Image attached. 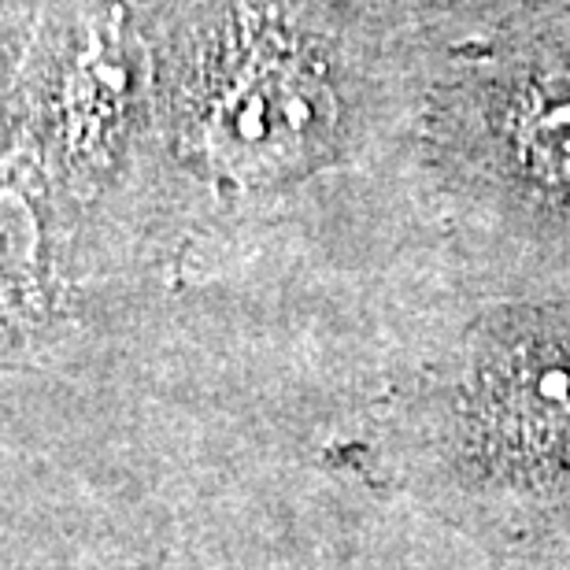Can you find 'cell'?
<instances>
[{
  "label": "cell",
  "instance_id": "cell-1",
  "mask_svg": "<svg viewBox=\"0 0 570 570\" xmlns=\"http://www.w3.org/2000/svg\"><path fill=\"white\" fill-rule=\"evenodd\" d=\"M334 122V94L301 45L275 27L237 33L200 108V145L237 178L301 167Z\"/></svg>",
  "mask_w": 570,
  "mask_h": 570
},
{
  "label": "cell",
  "instance_id": "cell-2",
  "mask_svg": "<svg viewBox=\"0 0 570 570\" xmlns=\"http://www.w3.org/2000/svg\"><path fill=\"white\" fill-rule=\"evenodd\" d=\"M493 438L519 455H563L570 449V345L538 341L511 352L485 390Z\"/></svg>",
  "mask_w": 570,
  "mask_h": 570
},
{
  "label": "cell",
  "instance_id": "cell-3",
  "mask_svg": "<svg viewBox=\"0 0 570 570\" xmlns=\"http://www.w3.org/2000/svg\"><path fill=\"white\" fill-rule=\"evenodd\" d=\"M500 134L522 178L570 200V60L538 63L519 78Z\"/></svg>",
  "mask_w": 570,
  "mask_h": 570
}]
</instances>
